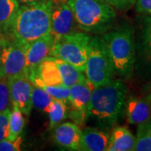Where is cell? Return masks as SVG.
<instances>
[{"label": "cell", "mask_w": 151, "mask_h": 151, "mask_svg": "<svg viewBox=\"0 0 151 151\" xmlns=\"http://www.w3.org/2000/svg\"><path fill=\"white\" fill-rule=\"evenodd\" d=\"M79 29L86 33L103 34L116 20V12L103 0H66Z\"/></svg>", "instance_id": "4"}, {"label": "cell", "mask_w": 151, "mask_h": 151, "mask_svg": "<svg viewBox=\"0 0 151 151\" xmlns=\"http://www.w3.org/2000/svg\"><path fill=\"white\" fill-rule=\"evenodd\" d=\"M10 112L11 110L9 108L0 113V141L8 138Z\"/></svg>", "instance_id": "26"}, {"label": "cell", "mask_w": 151, "mask_h": 151, "mask_svg": "<svg viewBox=\"0 0 151 151\" xmlns=\"http://www.w3.org/2000/svg\"><path fill=\"white\" fill-rule=\"evenodd\" d=\"M22 141L21 136L14 141L4 139L0 141V151H19L21 150Z\"/></svg>", "instance_id": "27"}, {"label": "cell", "mask_w": 151, "mask_h": 151, "mask_svg": "<svg viewBox=\"0 0 151 151\" xmlns=\"http://www.w3.org/2000/svg\"><path fill=\"white\" fill-rule=\"evenodd\" d=\"M75 17L68 6L66 0H56L50 17V33L55 40L76 31Z\"/></svg>", "instance_id": "9"}, {"label": "cell", "mask_w": 151, "mask_h": 151, "mask_svg": "<svg viewBox=\"0 0 151 151\" xmlns=\"http://www.w3.org/2000/svg\"><path fill=\"white\" fill-rule=\"evenodd\" d=\"M124 113L128 123L138 125L151 121V94L139 97L131 95L126 99Z\"/></svg>", "instance_id": "11"}, {"label": "cell", "mask_w": 151, "mask_h": 151, "mask_svg": "<svg viewBox=\"0 0 151 151\" xmlns=\"http://www.w3.org/2000/svg\"><path fill=\"white\" fill-rule=\"evenodd\" d=\"M84 74L94 87L103 86L114 79L116 73L113 61L101 36L90 38Z\"/></svg>", "instance_id": "5"}, {"label": "cell", "mask_w": 151, "mask_h": 151, "mask_svg": "<svg viewBox=\"0 0 151 151\" xmlns=\"http://www.w3.org/2000/svg\"><path fill=\"white\" fill-rule=\"evenodd\" d=\"M109 142V134L107 131L94 128H86L82 131L81 150L104 151Z\"/></svg>", "instance_id": "15"}, {"label": "cell", "mask_w": 151, "mask_h": 151, "mask_svg": "<svg viewBox=\"0 0 151 151\" xmlns=\"http://www.w3.org/2000/svg\"><path fill=\"white\" fill-rule=\"evenodd\" d=\"M136 11L141 14L151 15V0H136Z\"/></svg>", "instance_id": "30"}, {"label": "cell", "mask_w": 151, "mask_h": 151, "mask_svg": "<svg viewBox=\"0 0 151 151\" xmlns=\"http://www.w3.org/2000/svg\"><path fill=\"white\" fill-rule=\"evenodd\" d=\"M0 51H1V45H0Z\"/></svg>", "instance_id": "32"}, {"label": "cell", "mask_w": 151, "mask_h": 151, "mask_svg": "<svg viewBox=\"0 0 151 151\" xmlns=\"http://www.w3.org/2000/svg\"><path fill=\"white\" fill-rule=\"evenodd\" d=\"M55 62L59 68L60 73L62 78V84L68 88H70V86H73L86 76L83 72L77 70L75 66L62 60L55 58Z\"/></svg>", "instance_id": "19"}, {"label": "cell", "mask_w": 151, "mask_h": 151, "mask_svg": "<svg viewBox=\"0 0 151 151\" xmlns=\"http://www.w3.org/2000/svg\"><path fill=\"white\" fill-rule=\"evenodd\" d=\"M19 8L17 0H0V36H4Z\"/></svg>", "instance_id": "18"}, {"label": "cell", "mask_w": 151, "mask_h": 151, "mask_svg": "<svg viewBox=\"0 0 151 151\" xmlns=\"http://www.w3.org/2000/svg\"><path fill=\"white\" fill-rule=\"evenodd\" d=\"M93 87L86 76L70 86L68 103L71 108L88 113V106Z\"/></svg>", "instance_id": "14"}, {"label": "cell", "mask_w": 151, "mask_h": 151, "mask_svg": "<svg viewBox=\"0 0 151 151\" xmlns=\"http://www.w3.org/2000/svg\"><path fill=\"white\" fill-rule=\"evenodd\" d=\"M69 118L70 119V120H72L74 122V124H77V125H81L86 122V119H88V113L71 108V110L69 113Z\"/></svg>", "instance_id": "29"}, {"label": "cell", "mask_w": 151, "mask_h": 151, "mask_svg": "<svg viewBox=\"0 0 151 151\" xmlns=\"http://www.w3.org/2000/svg\"><path fill=\"white\" fill-rule=\"evenodd\" d=\"M24 118L22 112L17 108L13 106V110L10 112L9 122V135L8 139L15 140L18 139L24 128Z\"/></svg>", "instance_id": "20"}, {"label": "cell", "mask_w": 151, "mask_h": 151, "mask_svg": "<svg viewBox=\"0 0 151 151\" xmlns=\"http://www.w3.org/2000/svg\"><path fill=\"white\" fill-rule=\"evenodd\" d=\"M137 50L143 61L151 67V15L142 19Z\"/></svg>", "instance_id": "17"}, {"label": "cell", "mask_w": 151, "mask_h": 151, "mask_svg": "<svg viewBox=\"0 0 151 151\" xmlns=\"http://www.w3.org/2000/svg\"><path fill=\"white\" fill-rule=\"evenodd\" d=\"M90 38L86 32L75 31L55 39L50 55L64 60L84 73Z\"/></svg>", "instance_id": "6"}, {"label": "cell", "mask_w": 151, "mask_h": 151, "mask_svg": "<svg viewBox=\"0 0 151 151\" xmlns=\"http://www.w3.org/2000/svg\"><path fill=\"white\" fill-rule=\"evenodd\" d=\"M33 85L42 87L44 90H45V92H47L50 96L53 97L54 99L60 100V101L65 103V104L68 103L69 94H70V88L66 87L63 84L50 86V85L43 84L41 82H35Z\"/></svg>", "instance_id": "24"}, {"label": "cell", "mask_w": 151, "mask_h": 151, "mask_svg": "<svg viewBox=\"0 0 151 151\" xmlns=\"http://www.w3.org/2000/svg\"><path fill=\"white\" fill-rule=\"evenodd\" d=\"M105 3L119 10H126L134 5L136 0H103Z\"/></svg>", "instance_id": "28"}, {"label": "cell", "mask_w": 151, "mask_h": 151, "mask_svg": "<svg viewBox=\"0 0 151 151\" xmlns=\"http://www.w3.org/2000/svg\"><path fill=\"white\" fill-rule=\"evenodd\" d=\"M128 87L122 80H114L103 86L93 87L88 106V118L111 127L124 114Z\"/></svg>", "instance_id": "2"}, {"label": "cell", "mask_w": 151, "mask_h": 151, "mask_svg": "<svg viewBox=\"0 0 151 151\" xmlns=\"http://www.w3.org/2000/svg\"><path fill=\"white\" fill-rule=\"evenodd\" d=\"M113 61L115 73L124 79L133 75L136 62L134 31L129 24H124L102 34Z\"/></svg>", "instance_id": "3"}, {"label": "cell", "mask_w": 151, "mask_h": 151, "mask_svg": "<svg viewBox=\"0 0 151 151\" xmlns=\"http://www.w3.org/2000/svg\"><path fill=\"white\" fill-rule=\"evenodd\" d=\"M134 150L151 151V121L138 124Z\"/></svg>", "instance_id": "21"}, {"label": "cell", "mask_w": 151, "mask_h": 151, "mask_svg": "<svg viewBox=\"0 0 151 151\" xmlns=\"http://www.w3.org/2000/svg\"><path fill=\"white\" fill-rule=\"evenodd\" d=\"M0 77L25 76V45L0 36Z\"/></svg>", "instance_id": "7"}, {"label": "cell", "mask_w": 151, "mask_h": 151, "mask_svg": "<svg viewBox=\"0 0 151 151\" xmlns=\"http://www.w3.org/2000/svg\"><path fill=\"white\" fill-rule=\"evenodd\" d=\"M28 79L32 82H41L45 85H60L62 84V78L59 68L55 62V58L48 56L39 65L36 70L28 76Z\"/></svg>", "instance_id": "13"}, {"label": "cell", "mask_w": 151, "mask_h": 151, "mask_svg": "<svg viewBox=\"0 0 151 151\" xmlns=\"http://www.w3.org/2000/svg\"><path fill=\"white\" fill-rule=\"evenodd\" d=\"M31 99L33 107H35L37 109L43 111L45 113H47L49 107L53 100V97L50 96L42 87L33 85Z\"/></svg>", "instance_id": "23"}, {"label": "cell", "mask_w": 151, "mask_h": 151, "mask_svg": "<svg viewBox=\"0 0 151 151\" xmlns=\"http://www.w3.org/2000/svg\"><path fill=\"white\" fill-rule=\"evenodd\" d=\"M12 106L29 116L33 108L31 92L33 84L25 76H15L7 79Z\"/></svg>", "instance_id": "8"}, {"label": "cell", "mask_w": 151, "mask_h": 151, "mask_svg": "<svg viewBox=\"0 0 151 151\" xmlns=\"http://www.w3.org/2000/svg\"><path fill=\"white\" fill-rule=\"evenodd\" d=\"M47 113L50 120V129H53L66 118V104L53 98Z\"/></svg>", "instance_id": "22"}, {"label": "cell", "mask_w": 151, "mask_h": 151, "mask_svg": "<svg viewBox=\"0 0 151 151\" xmlns=\"http://www.w3.org/2000/svg\"><path fill=\"white\" fill-rule=\"evenodd\" d=\"M54 1L45 0L19 6L4 35L27 45L50 33V17Z\"/></svg>", "instance_id": "1"}, {"label": "cell", "mask_w": 151, "mask_h": 151, "mask_svg": "<svg viewBox=\"0 0 151 151\" xmlns=\"http://www.w3.org/2000/svg\"><path fill=\"white\" fill-rule=\"evenodd\" d=\"M135 137L127 127L118 126L109 135L107 151L134 150Z\"/></svg>", "instance_id": "16"}, {"label": "cell", "mask_w": 151, "mask_h": 151, "mask_svg": "<svg viewBox=\"0 0 151 151\" xmlns=\"http://www.w3.org/2000/svg\"><path fill=\"white\" fill-rule=\"evenodd\" d=\"M9 103L10 97L7 79L0 77V113L9 108Z\"/></svg>", "instance_id": "25"}, {"label": "cell", "mask_w": 151, "mask_h": 151, "mask_svg": "<svg viewBox=\"0 0 151 151\" xmlns=\"http://www.w3.org/2000/svg\"><path fill=\"white\" fill-rule=\"evenodd\" d=\"M81 134L82 131L79 125L67 122L56 126L54 139L60 147L65 150H81Z\"/></svg>", "instance_id": "12"}, {"label": "cell", "mask_w": 151, "mask_h": 151, "mask_svg": "<svg viewBox=\"0 0 151 151\" xmlns=\"http://www.w3.org/2000/svg\"><path fill=\"white\" fill-rule=\"evenodd\" d=\"M55 38L51 33L25 45V76L36 70L39 65L50 56Z\"/></svg>", "instance_id": "10"}, {"label": "cell", "mask_w": 151, "mask_h": 151, "mask_svg": "<svg viewBox=\"0 0 151 151\" xmlns=\"http://www.w3.org/2000/svg\"><path fill=\"white\" fill-rule=\"evenodd\" d=\"M18 2H21L23 4H30V3H36V2H40V1H45V0H17ZM52 1H56V0H52Z\"/></svg>", "instance_id": "31"}]
</instances>
